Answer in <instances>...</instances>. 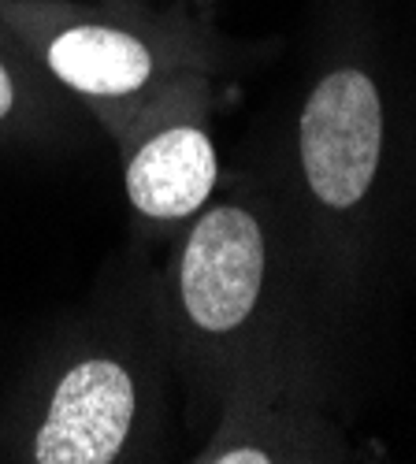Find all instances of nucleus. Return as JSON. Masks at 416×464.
<instances>
[{
	"mask_svg": "<svg viewBox=\"0 0 416 464\" xmlns=\"http://www.w3.org/2000/svg\"><path fill=\"white\" fill-rule=\"evenodd\" d=\"M145 416L138 368L120 353H82L60 364L34 405L26 460L111 464L123 460Z\"/></svg>",
	"mask_w": 416,
	"mask_h": 464,
	"instance_id": "f257e3e1",
	"label": "nucleus"
},
{
	"mask_svg": "<svg viewBox=\"0 0 416 464\" xmlns=\"http://www.w3.org/2000/svg\"><path fill=\"white\" fill-rule=\"evenodd\" d=\"M268 279V238L242 205L205 208L175 260L179 316L198 338L238 334L260 304Z\"/></svg>",
	"mask_w": 416,
	"mask_h": 464,
	"instance_id": "f03ea898",
	"label": "nucleus"
},
{
	"mask_svg": "<svg viewBox=\"0 0 416 464\" xmlns=\"http://www.w3.org/2000/svg\"><path fill=\"white\" fill-rule=\"evenodd\" d=\"M301 168L327 208H353L372 189L383 152V101L364 71H331L297 123Z\"/></svg>",
	"mask_w": 416,
	"mask_h": 464,
	"instance_id": "7ed1b4c3",
	"label": "nucleus"
},
{
	"mask_svg": "<svg viewBox=\"0 0 416 464\" xmlns=\"http://www.w3.org/2000/svg\"><path fill=\"white\" fill-rule=\"evenodd\" d=\"M5 19L42 53L45 71L60 86L97 104L141 101L160 82V49L138 30L104 19H49L37 8H19L0 0Z\"/></svg>",
	"mask_w": 416,
	"mask_h": 464,
	"instance_id": "20e7f679",
	"label": "nucleus"
},
{
	"mask_svg": "<svg viewBox=\"0 0 416 464\" xmlns=\"http://www.w3.org/2000/svg\"><path fill=\"white\" fill-rule=\"evenodd\" d=\"M219 179L212 138L194 120L149 127L127 157L123 189L145 219H190L205 208Z\"/></svg>",
	"mask_w": 416,
	"mask_h": 464,
	"instance_id": "39448f33",
	"label": "nucleus"
},
{
	"mask_svg": "<svg viewBox=\"0 0 416 464\" xmlns=\"http://www.w3.org/2000/svg\"><path fill=\"white\" fill-rule=\"evenodd\" d=\"M42 108L34 90V79L15 63V56L0 45V130H15L23 127L30 115Z\"/></svg>",
	"mask_w": 416,
	"mask_h": 464,
	"instance_id": "423d86ee",
	"label": "nucleus"
}]
</instances>
